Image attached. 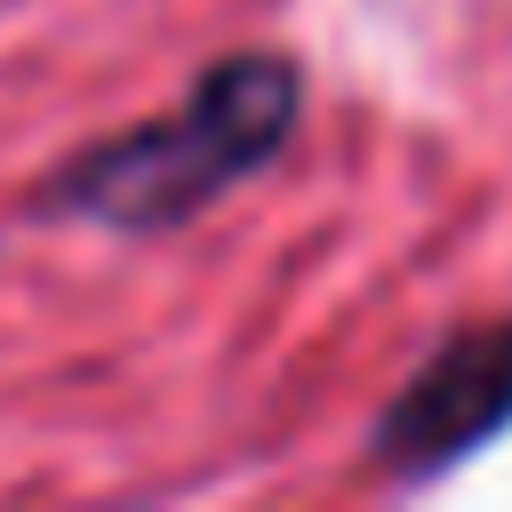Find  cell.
Wrapping results in <instances>:
<instances>
[{
  "label": "cell",
  "instance_id": "obj_1",
  "mask_svg": "<svg viewBox=\"0 0 512 512\" xmlns=\"http://www.w3.org/2000/svg\"><path fill=\"white\" fill-rule=\"evenodd\" d=\"M304 112V72L296 56L272 48H240L216 56L176 112L136 120L88 152H72L48 184H40V216H72V224H104V232H176L192 216H208L224 192H240L248 176H264Z\"/></svg>",
  "mask_w": 512,
  "mask_h": 512
},
{
  "label": "cell",
  "instance_id": "obj_2",
  "mask_svg": "<svg viewBox=\"0 0 512 512\" xmlns=\"http://www.w3.org/2000/svg\"><path fill=\"white\" fill-rule=\"evenodd\" d=\"M504 424H512V320H488V328L448 336L400 384V400L376 416L368 448L392 480H432V472L480 456Z\"/></svg>",
  "mask_w": 512,
  "mask_h": 512
}]
</instances>
